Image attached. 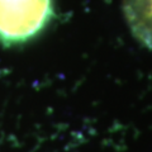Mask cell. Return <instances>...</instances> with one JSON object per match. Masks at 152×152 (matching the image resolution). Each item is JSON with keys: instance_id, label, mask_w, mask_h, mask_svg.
Returning <instances> with one entry per match:
<instances>
[{"instance_id": "obj_1", "label": "cell", "mask_w": 152, "mask_h": 152, "mask_svg": "<svg viewBox=\"0 0 152 152\" xmlns=\"http://www.w3.org/2000/svg\"><path fill=\"white\" fill-rule=\"evenodd\" d=\"M53 18V0H0V43L13 46L37 37Z\"/></svg>"}, {"instance_id": "obj_2", "label": "cell", "mask_w": 152, "mask_h": 152, "mask_svg": "<svg viewBox=\"0 0 152 152\" xmlns=\"http://www.w3.org/2000/svg\"><path fill=\"white\" fill-rule=\"evenodd\" d=\"M123 13L134 38L152 51V0H123Z\"/></svg>"}]
</instances>
